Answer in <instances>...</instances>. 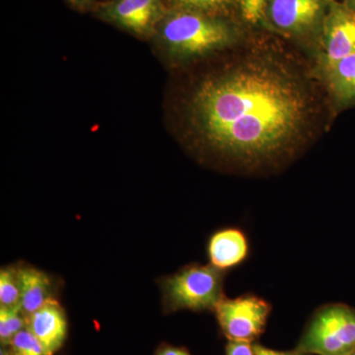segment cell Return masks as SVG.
I'll use <instances>...</instances> for the list:
<instances>
[{
  "label": "cell",
  "instance_id": "21",
  "mask_svg": "<svg viewBox=\"0 0 355 355\" xmlns=\"http://www.w3.org/2000/svg\"><path fill=\"white\" fill-rule=\"evenodd\" d=\"M343 3L349 7L352 10L355 11V0H343Z\"/></svg>",
  "mask_w": 355,
  "mask_h": 355
},
{
  "label": "cell",
  "instance_id": "1",
  "mask_svg": "<svg viewBox=\"0 0 355 355\" xmlns=\"http://www.w3.org/2000/svg\"><path fill=\"white\" fill-rule=\"evenodd\" d=\"M261 31L250 30L189 106L198 139L241 172L291 162L336 118L315 62Z\"/></svg>",
  "mask_w": 355,
  "mask_h": 355
},
{
  "label": "cell",
  "instance_id": "23",
  "mask_svg": "<svg viewBox=\"0 0 355 355\" xmlns=\"http://www.w3.org/2000/svg\"><path fill=\"white\" fill-rule=\"evenodd\" d=\"M71 1L76 2V3L78 4H85L88 3V2L92 1V0H71Z\"/></svg>",
  "mask_w": 355,
  "mask_h": 355
},
{
  "label": "cell",
  "instance_id": "2",
  "mask_svg": "<svg viewBox=\"0 0 355 355\" xmlns=\"http://www.w3.org/2000/svg\"><path fill=\"white\" fill-rule=\"evenodd\" d=\"M249 31L237 18L179 9L164 20L161 36L178 55L200 57L232 48Z\"/></svg>",
  "mask_w": 355,
  "mask_h": 355
},
{
  "label": "cell",
  "instance_id": "11",
  "mask_svg": "<svg viewBox=\"0 0 355 355\" xmlns=\"http://www.w3.org/2000/svg\"><path fill=\"white\" fill-rule=\"evenodd\" d=\"M159 0H116L108 15L119 24L137 33L146 32L159 11Z\"/></svg>",
  "mask_w": 355,
  "mask_h": 355
},
{
  "label": "cell",
  "instance_id": "19",
  "mask_svg": "<svg viewBox=\"0 0 355 355\" xmlns=\"http://www.w3.org/2000/svg\"><path fill=\"white\" fill-rule=\"evenodd\" d=\"M254 349L256 355H305L298 349L294 350V352H277V350L266 349V347L259 345H254Z\"/></svg>",
  "mask_w": 355,
  "mask_h": 355
},
{
  "label": "cell",
  "instance_id": "18",
  "mask_svg": "<svg viewBox=\"0 0 355 355\" xmlns=\"http://www.w3.org/2000/svg\"><path fill=\"white\" fill-rule=\"evenodd\" d=\"M227 355H256L251 343L230 342L226 349Z\"/></svg>",
  "mask_w": 355,
  "mask_h": 355
},
{
  "label": "cell",
  "instance_id": "24",
  "mask_svg": "<svg viewBox=\"0 0 355 355\" xmlns=\"http://www.w3.org/2000/svg\"><path fill=\"white\" fill-rule=\"evenodd\" d=\"M350 355H355V352H352V354H350Z\"/></svg>",
  "mask_w": 355,
  "mask_h": 355
},
{
  "label": "cell",
  "instance_id": "22",
  "mask_svg": "<svg viewBox=\"0 0 355 355\" xmlns=\"http://www.w3.org/2000/svg\"><path fill=\"white\" fill-rule=\"evenodd\" d=\"M0 355H12V354H11L10 349H7L6 347H2Z\"/></svg>",
  "mask_w": 355,
  "mask_h": 355
},
{
  "label": "cell",
  "instance_id": "20",
  "mask_svg": "<svg viewBox=\"0 0 355 355\" xmlns=\"http://www.w3.org/2000/svg\"><path fill=\"white\" fill-rule=\"evenodd\" d=\"M157 355H190L188 352L176 347H165L161 349Z\"/></svg>",
  "mask_w": 355,
  "mask_h": 355
},
{
  "label": "cell",
  "instance_id": "14",
  "mask_svg": "<svg viewBox=\"0 0 355 355\" xmlns=\"http://www.w3.org/2000/svg\"><path fill=\"white\" fill-rule=\"evenodd\" d=\"M270 0H237L236 18L249 30H265V13Z\"/></svg>",
  "mask_w": 355,
  "mask_h": 355
},
{
  "label": "cell",
  "instance_id": "15",
  "mask_svg": "<svg viewBox=\"0 0 355 355\" xmlns=\"http://www.w3.org/2000/svg\"><path fill=\"white\" fill-rule=\"evenodd\" d=\"M175 2L180 9L225 17H231V12L236 15L237 6V0H175Z\"/></svg>",
  "mask_w": 355,
  "mask_h": 355
},
{
  "label": "cell",
  "instance_id": "9",
  "mask_svg": "<svg viewBox=\"0 0 355 355\" xmlns=\"http://www.w3.org/2000/svg\"><path fill=\"white\" fill-rule=\"evenodd\" d=\"M26 328L41 343L46 354H55L67 338V322L62 306L55 299L51 298L26 318Z\"/></svg>",
  "mask_w": 355,
  "mask_h": 355
},
{
  "label": "cell",
  "instance_id": "7",
  "mask_svg": "<svg viewBox=\"0 0 355 355\" xmlns=\"http://www.w3.org/2000/svg\"><path fill=\"white\" fill-rule=\"evenodd\" d=\"M315 64H329L355 53V11L342 1L330 0Z\"/></svg>",
  "mask_w": 355,
  "mask_h": 355
},
{
  "label": "cell",
  "instance_id": "10",
  "mask_svg": "<svg viewBox=\"0 0 355 355\" xmlns=\"http://www.w3.org/2000/svg\"><path fill=\"white\" fill-rule=\"evenodd\" d=\"M249 253L246 236L239 229L229 228L212 236L209 244L211 266L218 270H227L241 263Z\"/></svg>",
  "mask_w": 355,
  "mask_h": 355
},
{
  "label": "cell",
  "instance_id": "3",
  "mask_svg": "<svg viewBox=\"0 0 355 355\" xmlns=\"http://www.w3.org/2000/svg\"><path fill=\"white\" fill-rule=\"evenodd\" d=\"M330 0H270L265 30L294 44L317 49Z\"/></svg>",
  "mask_w": 355,
  "mask_h": 355
},
{
  "label": "cell",
  "instance_id": "13",
  "mask_svg": "<svg viewBox=\"0 0 355 355\" xmlns=\"http://www.w3.org/2000/svg\"><path fill=\"white\" fill-rule=\"evenodd\" d=\"M19 268H2L0 272V307L21 308Z\"/></svg>",
  "mask_w": 355,
  "mask_h": 355
},
{
  "label": "cell",
  "instance_id": "6",
  "mask_svg": "<svg viewBox=\"0 0 355 355\" xmlns=\"http://www.w3.org/2000/svg\"><path fill=\"white\" fill-rule=\"evenodd\" d=\"M217 321L230 342L252 343L265 331L270 306L257 296L222 298L216 306Z\"/></svg>",
  "mask_w": 355,
  "mask_h": 355
},
{
  "label": "cell",
  "instance_id": "4",
  "mask_svg": "<svg viewBox=\"0 0 355 355\" xmlns=\"http://www.w3.org/2000/svg\"><path fill=\"white\" fill-rule=\"evenodd\" d=\"M297 349L304 354H352L355 352V310L334 304L318 311Z\"/></svg>",
  "mask_w": 355,
  "mask_h": 355
},
{
  "label": "cell",
  "instance_id": "17",
  "mask_svg": "<svg viewBox=\"0 0 355 355\" xmlns=\"http://www.w3.org/2000/svg\"><path fill=\"white\" fill-rule=\"evenodd\" d=\"M8 347H10L12 355H49L41 343L27 328L14 336Z\"/></svg>",
  "mask_w": 355,
  "mask_h": 355
},
{
  "label": "cell",
  "instance_id": "5",
  "mask_svg": "<svg viewBox=\"0 0 355 355\" xmlns=\"http://www.w3.org/2000/svg\"><path fill=\"white\" fill-rule=\"evenodd\" d=\"M222 279L214 266H189L166 280V301L171 309H214L222 299Z\"/></svg>",
  "mask_w": 355,
  "mask_h": 355
},
{
  "label": "cell",
  "instance_id": "12",
  "mask_svg": "<svg viewBox=\"0 0 355 355\" xmlns=\"http://www.w3.org/2000/svg\"><path fill=\"white\" fill-rule=\"evenodd\" d=\"M19 275L21 311L28 318L51 298V282L49 275L36 268H21Z\"/></svg>",
  "mask_w": 355,
  "mask_h": 355
},
{
  "label": "cell",
  "instance_id": "8",
  "mask_svg": "<svg viewBox=\"0 0 355 355\" xmlns=\"http://www.w3.org/2000/svg\"><path fill=\"white\" fill-rule=\"evenodd\" d=\"M316 69L336 116L345 110L355 108V53L329 64H316Z\"/></svg>",
  "mask_w": 355,
  "mask_h": 355
},
{
  "label": "cell",
  "instance_id": "16",
  "mask_svg": "<svg viewBox=\"0 0 355 355\" xmlns=\"http://www.w3.org/2000/svg\"><path fill=\"white\" fill-rule=\"evenodd\" d=\"M26 328V317L21 308L0 307V342L10 345L14 336Z\"/></svg>",
  "mask_w": 355,
  "mask_h": 355
}]
</instances>
